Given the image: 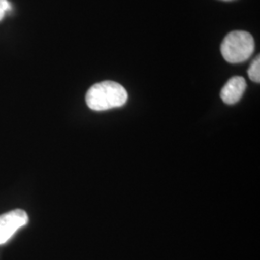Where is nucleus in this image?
Returning a JSON list of instances; mask_svg holds the SVG:
<instances>
[{"label": "nucleus", "mask_w": 260, "mask_h": 260, "mask_svg": "<svg viewBox=\"0 0 260 260\" xmlns=\"http://www.w3.org/2000/svg\"><path fill=\"white\" fill-rule=\"evenodd\" d=\"M254 51V40L249 32L237 30L229 33L221 45L223 59L232 64L247 61Z\"/></svg>", "instance_id": "2"}, {"label": "nucleus", "mask_w": 260, "mask_h": 260, "mask_svg": "<svg viewBox=\"0 0 260 260\" xmlns=\"http://www.w3.org/2000/svg\"><path fill=\"white\" fill-rule=\"evenodd\" d=\"M128 99L126 90L121 84L103 81L93 85L86 93V103L93 111H106L121 107Z\"/></svg>", "instance_id": "1"}, {"label": "nucleus", "mask_w": 260, "mask_h": 260, "mask_svg": "<svg viewBox=\"0 0 260 260\" xmlns=\"http://www.w3.org/2000/svg\"><path fill=\"white\" fill-rule=\"evenodd\" d=\"M222 1H233V0H222Z\"/></svg>", "instance_id": "7"}, {"label": "nucleus", "mask_w": 260, "mask_h": 260, "mask_svg": "<svg viewBox=\"0 0 260 260\" xmlns=\"http://www.w3.org/2000/svg\"><path fill=\"white\" fill-rule=\"evenodd\" d=\"M28 215L22 209H15L0 215V245L9 241L19 229L26 225Z\"/></svg>", "instance_id": "3"}, {"label": "nucleus", "mask_w": 260, "mask_h": 260, "mask_svg": "<svg viewBox=\"0 0 260 260\" xmlns=\"http://www.w3.org/2000/svg\"><path fill=\"white\" fill-rule=\"evenodd\" d=\"M246 88L247 83L245 78L242 76H233L223 86L221 91V99L225 104H235L241 100Z\"/></svg>", "instance_id": "4"}, {"label": "nucleus", "mask_w": 260, "mask_h": 260, "mask_svg": "<svg viewBox=\"0 0 260 260\" xmlns=\"http://www.w3.org/2000/svg\"><path fill=\"white\" fill-rule=\"evenodd\" d=\"M11 10V4L8 0H0V20L4 18L6 12Z\"/></svg>", "instance_id": "6"}, {"label": "nucleus", "mask_w": 260, "mask_h": 260, "mask_svg": "<svg viewBox=\"0 0 260 260\" xmlns=\"http://www.w3.org/2000/svg\"><path fill=\"white\" fill-rule=\"evenodd\" d=\"M248 75L252 82L259 83L260 82V56H256V58L251 62V66L248 70Z\"/></svg>", "instance_id": "5"}]
</instances>
